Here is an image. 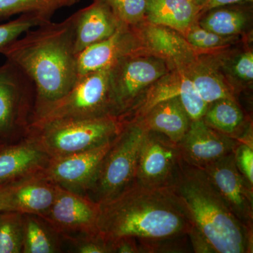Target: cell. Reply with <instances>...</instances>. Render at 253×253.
I'll list each match as a JSON object with an SVG mask.
<instances>
[{"label":"cell","mask_w":253,"mask_h":253,"mask_svg":"<svg viewBox=\"0 0 253 253\" xmlns=\"http://www.w3.org/2000/svg\"><path fill=\"white\" fill-rule=\"evenodd\" d=\"M18 180L19 179L0 185V211H11V196Z\"/></svg>","instance_id":"d590c367"},{"label":"cell","mask_w":253,"mask_h":253,"mask_svg":"<svg viewBox=\"0 0 253 253\" xmlns=\"http://www.w3.org/2000/svg\"><path fill=\"white\" fill-rule=\"evenodd\" d=\"M57 186L44 179L41 172L19 179L11 196V211L42 217L49 211Z\"/></svg>","instance_id":"ac0fdd59"},{"label":"cell","mask_w":253,"mask_h":253,"mask_svg":"<svg viewBox=\"0 0 253 253\" xmlns=\"http://www.w3.org/2000/svg\"><path fill=\"white\" fill-rule=\"evenodd\" d=\"M110 79L111 68L79 76L62 97L34 108L29 126L59 120L117 116Z\"/></svg>","instance_id":"5b68a950"},{"label":"cell","mask_w":253,"mask_h":253,"mask_svg":"<svg viewBox=\"0 0 253 253\" xmlns=\"http://www.w3.org/2000/svg\"><path fill=\"white\" fill-rule=\"evenodd\" d=\"M234 75L244 82H251L253 79V54L251 51L245 52L236 60L233 66Z\"/></svg>","instance_id":"d6a6232c"},{"label":"cell","mask_w":253,"mask_h":253,"mask_svg":"<svg viewBox=\"0 0 253 253\" xmlns=\"http://www.w3.org/2000/svg\"><path fill=\"white\" fill-rule=\"evenodd\" d=\"M74 241L76 251L81 253H112L111 245L99 235H86L71 238Z\"/></svg>","instance_id":"1f68e13d"},{"label":"cell","mask_w":253,"mask_h":253,"mask_svg":"<svg viewBox=\"0 0 253 253\" xmlns=\"http://www.w3.org/2000/svg\"><path fill=\"white\" fill-rule=\"evenodd\" d=\"M202 169L236 217L253 229V185L236 167L234 152Z\"/></svg>","instance_id":"8fae6325"},{"label":"cell","mask_w":253,"mask_h":253,"mask_svg":"<svg viewBox=\"0 0 253 253\" xmlns=\"http://www.w3.org/2000/svg\"><path fill=\"white\" fill-rule=\"evenodd\" d=\"M161 57H142L137 53L127 55L111 68V89L116 116L123 118L138 102L143 91L168 73Z\"/></svg>","instance_id":"52a82bcc"},{"label":"cell","mask_w":253,"mask_h":253,"mask_svg":"<svg viewBox=\"0 0 253 253\" xmlns=\"http://www.w3.org/2000/svg\"><path fill=\"white\" fill-rule=\"evenodd\" d=\"M124 121L118 116L59 120L29 126L35 139L49 158L83 152L113 140Z\"/></svg>","instance_id":"277c9868"},{"label":"cell","mask_w":253,"mask_h":253,"mask_svg":"<svg viewBox=\"0 0 253 253\" xmlns=\"http://www.w3.org/2000/svg\"><path fill=\"white\" fill-rule=\"evenodd\" d=\"M190 244L192 248L193 252L196 253H216L204 234L196 229L194 226L191 227L188 233Z\"/></svg>","instance_id":"836d02e7"},{"label":"cell","mask_w":253,"mask_h":253,"mask_svg":"<svg viewBox=\"0 0 253 253\" xmlns=\"http://www.w3.org/2000/svg\"><path fill=\"white\" fill-rule=\"evenodd\" d=\"M141 38L156 54L172 60L176 64L184 66L194 59L191 45L171 28L151 23L141 30Z\"/></svg>","instance_id":"44dd1931"},{"label":"cell","mask_w":253,"mask_h":253,"mask_svg":"<svg viewBox=\"0 0 253 253\" xmlns=\"http://www.w3.org/2000/svg\"><path fill=\"white\" fill-rule=\"evenodd\" d=\"M213 129L240 140L246 134L241 130L244 114L235 99H221L208 105L202 118Z\"/></svg>","instance_id":"603a6c76"},{"label":"cell","mask_w":253,"mask_h":253,"mask_svg":"<svg viewBox=\"0 0 253 253\" xmlns=\"http://www.w3.org/2000/svg\"><path fill=\"white\" fill-rule=\"evenodd\" d=\"M122 24L137 26L146 17L147 0H102Z\"/></svg>","instance_id":"f1b7e54d"},{"label":"cell","mask_w":253,"mask_h":253,"mask_svg":"<svg viewBox=\"0 0 253 253\" xmlns=\"http://www.w3.org/2000/svg\"><path fill=\"white\" fill-rule=\"evenodd\" d=\"M138 121H141L146 129L161 133L176 144L185 135L191 122L178 98L158 103Z\"/></svg>","instance_id":"d6986e66"},{"label":"cell","mask_w":253,"mask_h":253,"mask_svg":"<svg viewBox=\"0 0 253 253\" xmlns=\"http://www.w3.org/2000/svg\"><path fill=\"white\" fill-rule=\"evenodd\" d=\"M199 7L189 0H147L146 17L152 24L185 33L194 23Z\"/></svg>","instance_id":"ffe728a7"},{"label":"cell","mask_w":253,"mask_h":253,"mask_svg":"<svg viewBox=\"0 0 253 253\" xmlns=\"http://www.w3.org/2000/svg\"><path fill=\"white\" fill-rule=\"evenodd\" d=\"M73 14L77 56L88 46L107 39L122 25L102 0H94L92 4Z\"/></svg>","instance_id":"2e32d148"},{"label":"cell","mask_w":253,"mask_h":253,"mask_svg":"<svg viewBox=\"0 0 253 253\" xmlns=\"http://www.w3.org/2000/svg\"><path fill=\"white\" fill-rule=\"evenodd\" d=\"M23 214L0 211V253H22Z\"/></svg>","instance_id":"4316f807"},{"label":"cell","mask_w":253,"mask_h":253,"mask_svg":"<svg viewBox=\"0 0 253 253\" xmlns=\"http://www.w3.org/2000/svg\"><path fill=\"white\" fill-rule=\"evenodd\" d=\"M98 206V234L109 244L126 237L143 243L184 237L193 226L170 187L134 184Z\"/></svg>","instance_id":"6da1fadb"},{"label":"cell","mask_w":253,"mask_h":253,"mask_svg":"<svg viewBox=\"0 0 253 253\" xmlns=\"http://www.w3.org/2000/svg\"><path fill=\"white\" fill-rule=\"evenodd\" d=\"M33 96L34 84L18 66L9 61L0 66V142L27 123Z\"/></svg>","instance_id":"9c48e42d"},{"label":"cell","mask_w":253,"mask_h":253,"mask_svg":"<svg viewBox=\"0 0 253 253\" xmlns=\"http://www.w3.org/2000/svg\"><path fill=\"white\" fill-rule=\"evenodd\" d=\"M112 253H141L137 240L134 238H122L111 244Z\"/></svg>","instance_id":"e575fe53"},{"label":"cell","mask_w":253,"mask_h":253,"mask_svg":"<svg viewBox=\"0 0 253 253\" xmlns=\"http://www.w3.org/2000/svg\"><path fill=\"white\" fill-rule=\"evenodd\" d=\"M58 244L47 226L34 214H23L22 253H54Z\"/></svg>","instance_id":"cb8c5ba5"},{"label":"cell","mask_w":253,"mask_h":253,"mask_svg":"<svg viewBox=\"0 0 253 253\" xmlns=\"http://www.w3.org/2000/svg\"><path fill=\"white\" fill-rule=\"evenodd\" d=\"M134 52H136L135 36L129 27L122 24L107 39L88 46L78 54V77L109 69L125 56Z\"/></svg>","instance_id":"9a60e30c"},{"label":"cell","mask_w":253,"mask_h":253,"mask_svg":"<svg viewBox=\"0 0 253 253\" xmlns=\"http://www.w3.org/2000/svg\"><path fill=\"white\" fill-rule=\"evenodd\" d=\"M75 16L32 28L1 52L33 82L35 107L64 96L78 78Z\"/></svg>","instance_id":"7a4b0ae2"},{"label":"cell","mask_w":253,"mask_h":253,"mask_svg":"<svg viewBox=\"0 0 253 253\" xmlns=\"http://www.w3.org/2000/svg\"><path fill=\"white\" fill-rule=\"evenodd\" d=\"M146 131L141 121H124L122 130L103 158L85 196L96 204H103L134 184L139 151Z\"/></svg>","instance_id":"8992f818"},{"label":"cell","mask_w":253,"mask_h":253,"mask_svg":"<svg viewBox=\"0 0 253 253\" xmlns=\"http://www.w3.org/2000/svg\"><path fill=\"white\" fill-rule=\"evenodd\" d=\"M57 186V185H56ZM99 206L85 195L57 186L52 206L43 216L55 230L68 236L98 234L96 228Z\"/></svg>","instance_id":"7c38bea8"},{"label":"cell","mask_w":253,"mask_h":253,"mask_svg":"<svg viewBox=\"0 0 253 253\" xmlns=\"http://www.w3.org/2000/svg\"><path fill=\"white\" fill-rule=\"evenodd\" d=\"M239 141L213 129L204 120L191 121L179 143L183 160L201 169L234 152Z\"/></svg>","instance_id":"5bb4252c"},{"label":"cell","mask_w":253,"mask_h":253,"mask_svg":"<svg viewBox=\"0 0 253 253\" xmlns=\"http://www.w3.org/2000/svg\"><path fill=\"white\" fill-rule=\"evenodd\" d=\"M80 0H0V19L16 14L37 13L51 18L55 11Z\"/></svg>","instance_id":"d4e9b609"},{"label":"cell","mask_w":253,"mask_h":253,"mask_svg":"<svg viewBox=\"0 0 253 253\" xmlns=\"http://www.w3.org/2000/svg\"><path fill=\"white\" fill-rule=\"evenodd\" d=\"M49 158L33 137L24 143L2 146L0 149V185L41 172Z\"/></svg>","instance_id":"e0dca14e"},{"label":"cell","mask_w":253,"mask_h":253,"mask_svg":"<svg viewBox=\"0 0 253 253\" xmlns=\"http://www.w3.org/2000/svg\"><path fill=\"white\" fill-rule=\"evenodd\" d=\"M191 2L194 3L195 4L197 5V6H202L203 4L205 2L206 0H189Z\"/></svg>","instance_id":"74e56055"},{"label":"cell","mask_w":253,"mask_h":253,"mask_svg":"<svg viewBox=\"0 0 253 253\" xmlns=\"http://www.w3.org/2000/svg\"><path fill=\"white\" fill-rule=\"evenodd\" d=\"M173 98L180 99L191 121L203 118L208 109L185 71L179 69L165 75L149 88L143 101L133 108L135 113L131 121L141 119L155 105Z\"/></svg>","instance_id":"4fadbf2b"},{"label":"cell","mask_w":253,"mask_h":253,"mask_svg":"<svg viewBox=\"0 0 253 253\" xmlns=\"http://www.w3.org/2000/svg\"><path fill=\"white\" fill-rule=\"evenodd\" d=\"M186 41L190 45L202 49L219 47L229 41V37H222L193 23L185 31Z\"/></svg>","instance_id":"f546056e"},{"label":"cell","mask_w":253,"mask_h":253,"mask_svg":"<svg viewBox=\"0 0 253 253\" xmlns=\"http://www.w3.org/2000/svg\"><path fill=\"white\" fill-rule=\"evenodd\" d=\"M253 144L239 141L234 150V161L239 172L253 185Z\"/></svg>","instance_id":"4dcf8cb0"},{"label":"cell","mask_w":253,"mask_h":253,"mask_svg":"<svg viewBox=\"0 0 253 253\" xmlns=\"http://www.w3.org/2000/svg\"><path fill=\"white\" fill-rule=\"evenodd\" d=\"M115 139L83 152L50 158L41 176L63 189L86 195Z\"/></svg>","instance_id":"30bf717a"},{"label":"cell","mask_w":253,"mask_h":253,"mask_svg":"<svg viewBox=\"0 0 253 253\" xmlns=\"http://www.w3.org/2000/svg\"><path fill=\"white\" fill-rule=\"evenodd\" d=\"M182 160L177 144L161 133L147 129L139 151L134 184L145 187H169Z\"/></svg>","instance_id":"ba28073f"},{"label":"cell","mask_w":253,"mask_h":253,"mask_svg":"<svg viewBox=\"0 0 253 253\" xmlns=\"http://www.w3.org/2000/svg\"><path fill=\"white\" fill-rule=\"evenodd\" d=\"M1 147H2V146H1V145H0V149H1Z\"/></svg>","instance_id":"f35d334b"},{"label":"cell","mask_w":253,"mask_h":253,"mask_svg":"<svg viewBox=\"0 0 253 253\" xmlns=\"http://www.w3.org/2000/svg\"><path fill=\"white\" fill-rule=\"evenodd\" d=\"M253 1V0H206L201 7L205 10L215 9L225 5L235 4L241 1Z\"/></svg>","instance_id":"8d00e7d4"},{"label":"cell","mask_w":253,"mask_h":253,"mask_svg":"<svg viewBox=\"0 0 253 253\" xmlns=\"http://www.w3.org/2000/svg\"><path fill=\"white\" fill-rule=\"evenodd\" d=\"M216 253H252L253 229L236 217L204 169L181 162L169 186Z\"/></svg>","instance_id":"3957f363"},{"label":"cell","mask_w":253,"mask_h":253,"mask_svg":"<svg viewBox=\"0 0 253 253\" xmlns=\"http://www.w3.org/2000/svg\"><path fill=\"white\" fill-rule=\"evenodd\" d=\"M188 77L192 81L198 94L209 105L221 99H234L233 91L215 66L211 61H194L193 59L183 66Z\"/></svg>","instance_id":"7402d4cb"},{"label":"cell","mask_w":253,"mask_h":253,"mask_svg":"<svg viewBox=\"0 0 253 253\" xmlns=\"http://www.w3.org/2000/svg\"><path fill=\"white\" fill-rule=\"evenodd\" d=\"M50 21L51 17L46 15L28 13L21 14L9 22L0 25V54L29 30Z\"/></svg>","instance_id":"83f0119b"},{"label":"cell","mask_w":253,"mask_h":253,"mask_svg":"<svg viewBox=\"0 0 253 253\" xmlns=\"http://www.w3.org/2000/svg\"><path fill=\"white\" fill-rule=\"evenodd\" d=\"M247 17L237 10L219 9L210 13L201 21V27L222 37L236 36L244 29Z\"/></svg>","instance_id":"484cf974"}]
</instances>
